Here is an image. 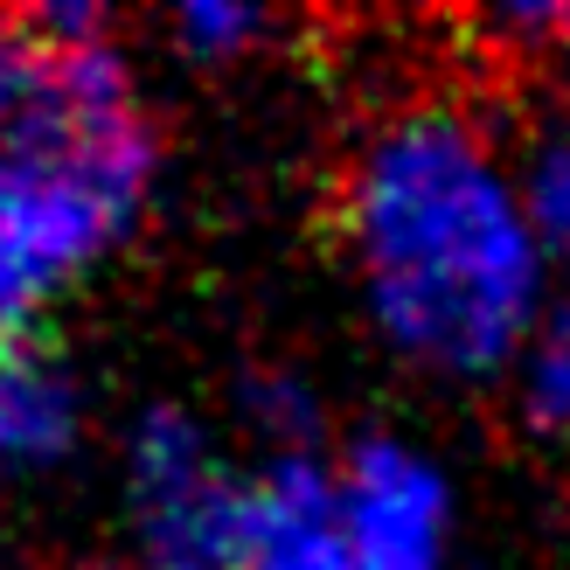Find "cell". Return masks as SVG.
Returning <instances> with one entry per match:
<instances>
[{
  "mask_svg": "<svg viewBox=\"0 0 570 570\" xmlns=\"http://www.w3.org/2000/svg\"><path fill=\"white\" fill-rule=\"evenodd\" d=\"M278 36V14L258 0H188L167 14V42L188 70H237Z\"/></svg>",
  "mask_w": 570,
  "mask_h": 570,
  "instance_id": "cell-9",
  "label": "cell"
},
{
  "mask_svg": "<svg viewBox=\"0 0 570 570\" xmlns=\"http://www.w3.org/2000/svg\"><path fill=\"white\" fill-rule=\"evenodd\" d=\"M237 570H355L334 460H321V452H272V460L250 466Z\"/></svg>",
  "mask_w": 570,
  "mask_h": 570,
  "instance_id": "cell-6",
  "label": "cell"
},
{
  "mask_svg": "<svg viewBox=\"0 0 570 570\" xmlns=\"http://www.w3.org/2000/svg\"><path fill=\"white\" fill-rule=\"evenodd\" d=\"M77 570H139L132 557H91V563H77Z\"/></svg>",
  "mask_w": 570,
  "mask_h": 570,
  "instance_id": "cell-12",
  "label": "cell"
},
{
  "mask_svg": "<svg viewBox=\"0 0 570 570\" xmlns=\"http://www.w3.org/2000/svg\"><path fill=\"white\" fill-rule=\"evenodd\" d=\"M91 439V390L42 334L0 341V488H42L70 473Z\"/></svg>",
  "mask_w": 570,
  "mask_h": 570,
  "instance_id": "cell-5",
  "label": "cell"
},
{
  "mask_svg": "<svg viewBox=\"0 0 570 570\" xmlns=\"http://www.w3.org/2000/svg\"><path fill=\"white\" fill-rule=\"evenodd\" d=\"M473 36L488 49H501V56H522V63H550V56H570V8L563 0L488 8V14H473Z\"/></svg>",
  "mask_w": 570,
  "mask_h": 570,
  "instance_id": "cell-11",
  "label": "cell"
},
{
  "mask_svg": "<svg viewBox=\"0 0 570 570\" xmlns=\"http://www.w3.org/2000/svg\"><path fill=\"white\" fill-rule=\"evenodd\" d=\"M355 570H452L460 494L452 473L404 432H362L334 460Z\"/></svg>",
  "mask_w": 570,
  "mask_h": 570,
  "instance_id": "cell-4",
  "label": "cell"
},
{
  "mask_svg": "<svg viewBox=\"0 0 570 570\" xmlns=\"http://www.w3.org/2000/svg\"><path fill=\"white\" fill-rule=\"evenodd\" d=\"M334 216L368 327L424 376H508L557 299V272L515 195L508 132L452 91L390 98L348 139Z\"/></svg>",
  "mask_w": 570,
  "mask_h": 570,
  "instance_id": "cell-1",
  "label": "cell"
},
{
  "mask_svg": "<svg viewBox=\"0 0 570 570\" xmlns=\"http://www.w3.org/2000/svg\"><path fill=\"white\" fill-rule=\"evenodd\" d=\"M119 494L139 570H237L250 466L223 452L203 411L188 404L132 411L119 439Z\"/></svg>",
  "mask_w": 570,
  "mask_h": 570,
  "instance_id": "cell-3",
  "label": "cell"
},
{
  "mask_svg": "<svg viewBox=\"0 0 570 570\" xmlns=\"http://www.w3.org/2000/svg\"><path fill=\"white\" fill-rule=\"evenodd\" d=\"M508 376H515V404L529 417V432L570 452V293L543 306V321L529 327Z\"/></svg>",
  "mask_w": 570,
  "mask_h": 570,
  "instance_id": "cell-8",
  "label": "cell"
},
{
  "mask_svg": "<svg viewBox=\"0 0 570 570\" xmlns=\"http://www.w3.org/2000/svg\"><path fill=\"white\" fill-rule=\"evenodd\" d=\"M160 181V132L98 147H0V341L36 334L70 285L119 250Z\"/></svg>",
  "mask_w": 570,
  "mask_h": 570,
  "instance_id": "cell-2",
  "label": "cell"
},
{
  "mask_svg": "<svg viewBox=\"0 0 570 570\" xmlns=\"http://www.w3.org/2000/svg\"><path fill=\"white\" fill-rule=\"evenodd\" d=\"M237 411L250 424V439L265 445V460L272 452H313V439H321V404H313V390L299 376H250L237 390Z\"/></svg>",
  "mask_w": 570,
  "mask_h": 570,
  "instance_id": "cell-10",
  "label": "cell"
},
{
  "mask_svg": "<svg viewBox=\"0 0 570 570\" xmlns=\"http://www.w3.org/2000/svg\"><path fill=\"white\" fill-rule=\"evenodd\" d=\"M508 167L535 250L550 258V272H570V105L529 111L522 132H508Z\"/></svg>",
  "mask_w": 570,
  "mask_h": 570,
  "instance_id": "cell-7",
  "label": "cell"
}]
</instances>
